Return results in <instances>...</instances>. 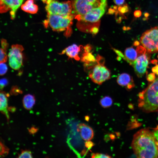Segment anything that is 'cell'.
Segmentation results:
<instances>
[{"mask_svg": "<svg viewBox=\"0 0 158 158\" xmlns=\"http://www.w3.org/2000/svg\"><path fill=\"white\" fill-rule=\"evenodd\" d=\"M136 50L137 52L138 56L143 54H145L147 50L143 47L142 46H137Z\"/></svg>", "mask_w": 158, "mask_h": 158, "instance_id": "23", "label": "cell"}, {"mask_svg": "<svg viewBox=\"0 0 158 158\" xmlns=\"http://www.w3.org/2000/svg\"><path fill=\"white\" fill-rule=\"evenodd\" d=\"M97 63L92 68L89 76L94 83L101 85L110 78V71L104 65V60L101 56L98 55L96 58Z\"/></svg>", "mask_w": 158, "mask_h": 158, "instance_id": "3", "label": "cell"}, {"mask_svg": "<svg viewBox=\"0 0 158 158\" xmlns=\"http://www.w3.org/2000/svg\"><path fill=\"white\" fill-rule=\"evenodd\" d=\"M5 63H0V75H4L7 71V66Z\"/></svg>", "mask_w": 158, "mask_h": 158, "instance_id": "22", "label": "cell"}, {"mask_svg": "<svg viewBox=\"0 0 158 158\" xmlns=\"http://www.w3.org/2000/svg\"><path fill=\"white\" fill-rule=\"evenodd\" d=\"M131 146L138 158H158V141L148 129H142L135 133Z\"/></svg>", "mask_w": 158, "mask_h": 158, "instance_id": "1", "label": "cell"}, {"mask_svg": "<svg viewBox=\"0 0 158 158\" xmlns=\"http://www.w3.org/2000/svg\"><path fill=\"white\" fill-rule=\"evenodd\" d=\"M117 82L119 85L125 87L128 90L135 86L132 78L129 74L125 73H122L118 76Z\"/></svg>", "mask_w": 158, "mask_h": 158, "instance_id": "14", "label": "cell"}, {"mask_svg": "<svg viewBox=\"0 0 158 158\" xmlns=\"http://www.w3.org/2000/svg\"><path fill=\"white\" fill-rule=\"evenodd\" d=\"M9 149L5 145L3 140L0 138V158L6 157L8 154Z\"/></svg>", "mask_w": 158, "mask_h": 158, "instance_id": "19", "label": "cell"}, {"mask_svg": "<svg viewBox=\"0 0 158 158\" xmlns=\"http://www.w3.org/2000/svg\"><path fill=\"white\" fill-rule=\"evenodd\" d=\"M36 130H37L36 128H32L30 130V131L32 133H35V132H36Z\"/></svg>", "mask_w": 158, "mask_h": 158, "instance_id": "33", "label": "cell"}, {"mask_svg": "<svg viewBox=\"0 0 158 158\" xmlns=\"http://www.w3.org/2000/svg\"><path fill=\"white\" fill-rule=\"evenodd\" d=\"M98 31V29L97 28L95 27L92 28V29L91 30V32L92 33L94 34H96L97 33Z\"/></svg>", "mask_w": 158, "mask_h": 158, "instance_id": "32", "label": "cell"}, {"mask_svg": "<svg viewBox=\"0 0 158 158\" xmlns=\"http://www.w3.org/2000/svg\"><path fill=\"white\" fill-rule=\"evenodd\" d=\"M149 16V13H145L144 14V16L146 17V18H147V17H148Z\"/></svg>", "mask_w": 158, "mask_h": 158, "instance_id": "36", "label": "cell"}, {"mask_svg": "<svg viewBox=\"0 0 158 158\" xmlns=\"http://www.w3.org/2000/svg\"><path fill=\"white\" fill-rule=\"evenodd\" d=\"M114 2L117 5H121L124 3V0H114Z\"/></svg>", "mask_w": 158, "mask_h": 158, "instance_id": "30", "label": "cell"}, {"mask_svg": "<svg viewBox=\"0 0 158 158\" xmlns=\"http://www.w3.org/2000/svg\"><path fill=\"white\" fill-rule=\"evenodd\" d=\"M85 120L87 121H88L89 119V117L88 116H85Z\"/></svg>", "mask_w": 158, "mask_h": 158, "instance_id": "37", "label": "cell"}, {"mask_svg": "<svg viewBox=\"0 0 158 158\" xmlns=\"http://www.w3.org/2000/svg\"><path fill=\"white\" fill-rule=\"evenodd\" d=\"M82 47V46L73 44L65 49L61 53V54H65L69 58L78 61L80 59L79 54Z\"/></svg>", "mask_w": 158, "mask_h": 158, "instance_id": "12", "label": "cell"}, {"mask_svg": "<svg viewBox=\"0 0 158 158\" xmlns=\"http://www.w3.org/2000/svg\"><path fill=\"white\" fill-rule=\"evenodd\" d=\"M101 0H71L72 14L79 20L87 12L100 4Z\"/></svg>", "mask_w": 158, "mask_h": 158, "instance_id": "5", "label": "cell"}, {"mask_svg": "<svg viewBox=\"0 0 158 158\" xmlns=\"http://www.w3.org/2000/svg\"><path fill=\"white\" fill-rule=\"evenodd\" d=\"M0 111L6 116L8 120L9 119L7 97L6 94L1 91L0 92Z\"/></svg>", "mask_w": 158, "mask_h": 158, "instance_id": "15", "label": "cell"}, {"mask_svg": "<svg viewBox=\"0 0 158 158\" xmlns=\"http://www.w3.org/2000/svg\"><path fill=\"white\" fill-rule=\"evenodd\" d=\"M119 10L122 13H125L127 12L128 11V8L127 6L125 5L122 7H120Z\"/></svg>", "mask_w": 158, "mask_h": 158, "instance_id": "28", "label": "cell"}, {"mask_svg": "<svg viewBox=\"0 0 158 158\" xmlns=\"http://www.w3.org/2000/svg\"><path fill=\"white\" fill-rule=\"evenodd\" d=\"M152 71L154 73L158 75V65H157L153 67L152 68Z\"/></svg>", "mask_w": 158, "mask_h": 158, "instance_id": "31", "label": "cell"}, {"mask_svg": "<svg viewBox=\"0 0 158 158\" xmlns=\"http://www.w3.org/2000/svg\"><path fill=\"white\" fill-rule=\"evenodd\" d=\"M35 96L31 94L25 95L23 99V104L24 108L27 110L31 109L35 103Z\"/></svg>", "mask_w": 158, "mask_h": 158, "instance_id": "17", "label": "cell"}, {"mask_svg": "<svg viewBox=\"0 0 158 158\" xmlns=\"http://www.w3.org/2000/svg\"><path fill=\"white\" fill-rule=\"evenodd\" d=\"M141 14V11L139 10H136L134 12V15L135 17L137 18L140 16Z\"/></svg>", "mask_w": 158, "mask_h": 158, "instance_id": "29", "label": "cell"}, {"mask_svg": "<svg viewBox=\"0 0 158 158\" xmlns=\"http://www.w3.org/2000/svg\"><path fill=\"white\" fill-rule=\"evenodd\" d=\"M113 100L110 97L106 96L100 99L99 103L103 108H107L111 107L113 104Z\"/></svg>", "mask_w": 158, "mask_h": 158, "instance_id": "20", "label": "cell"}, {"mask_svg": "<svg viewBox=\"0 0 158 158\" xmlns=\"http://www.w3.org/2000/svg\"><path fill=\"white\" fill-rule=\"evenodd\" d=\"M46 4L45 9L48 14L68 16L72 14L71 1L60 2L56 0H43Z\"/></svg>", "mask_w": 158, "mask_h": 158, "instance_id": "4", "label": "cell"}, {"mask_svg": "<svg viewBox=\"0 0 158 158\" xmlns=\"http://www.w3.org/2000/svg\"><path fill=\"white\" fill-rule=\"evenodd\" d=\"M140 42L150 53L157 52L158 48V26L146 30L142 35Z\"/></svg>", "mask_w": 158, "mask_h": 158, "instance_id": "6", "label": "cell"}, {"mask_svg": "<svg viewBox=\"0 0 158 158\" xmlns=\"http://www.w3.org/2000/svg\"><path fill=\"white\" fill-rule=\"evenodd\" d=\"M140 45V42L138 41H136L134 42L133 43V45L135 46H138Z\"/></svg>", "mask_w": 158, "mask_h": 158, "instance_id": "35", "label": "cell"}, {"mask_svg": "<svg viewBox=\"0 0 158 158\" xmlns=\"http://www.w3.org/2000/svg\"><path fill=\"white\" fill-rule=\"evenodd\" d=\"M92 158H111V157L107 154H104L99 153H93L91 154Z\"/></svg>", "mask_w": 158, "mask_h": 158, "instance_id": "24", "label": "cell"}, {"mask_svg": "<svg viewBox=\"0 0 158 158\" xmlns=\"http://www.w3.org/2000/svg\"><path fill=\"white\" fill-rule=\"evenodd\" d=\"M18 158H32V155L31 152L28 150H23L19 154Z\"/></svg>", "mask_w": 158, "mask_h": 158, "instance_id": "21", "label": "cell"}, {"mask_svg": "<svg viewBox=\"0 0 158 158\" xmlns=\"http://www.w3.org/2000/svg\"><path fill=\"white\" fill-rule=\"evenodd\" d=\"M107 6V0H101L99 5L90 11L79 20L95 23L97 22L104 13Z\"/></svg>", "mask_w": 158, "mask_h": 158, "instance_id": "9", "label": "cell"}, {"mask_svg": "<svg viewBox=\"0 0 158 158\" xmlns=\"http://www.w3.org/2000/svg\"><path fill=\"white\" fill-rule=\"evenodd\" d=\"M94 145V143L90 140L87 141L85 142V147L88 149L91 148Z\"/></svg>", "mask_w": 158, "mask_h": 158, "instance_id": "26", "label": "cell"}, {"mask_svg": "<svg viewBox=\"0 0 158 158\" xmlns=\"http://www.w3.org/2000/svg\"><path fill=\"white\" fill-rule=\"evenodd\" d=\"M152 132L155 138L158 141V125L153 128Z\"/></svg>", "mask_w": 158, "mask_h": 158, "instance_id": "27", "label": "cell"}, {"mask_svg": "<svg viewBox=\"0 0 158 158\" xmlns=\"http://www.w3.org/2000/svg\"><path fill=\"white\" fill-rule=\"evenodd\" d=\"M138 106L149 113L158 111V77L138 94Z\"/></svg>", "mask_w": 158, "mask_h": 158, "instance_id": "2", "label": "cell"}, {"mask_svg": "<svg viewBox=\"0 0 158 158\" xmlns=\"http://www.w3.org/2000/svg\"><path fill=\"white\" fill-rule=\"evenodd\" d=\"M24 0H0V13L10 11L11 18L13 20L16 12L21 6Z\"/></svg>", "mask_w": 158, "mask_h": 158, "instance_id": "10", "label": "cell"}, {"mask_svg": "<svg viewBox=\"0 0 158 158\" xmlns=\"http://www.w3.org/2000/svg\"><path fill=\"white\" fill-rule=\"evenodd\" d=\"M156 77L154 73H151L147 75V80L150 82H153L155 79Z\"/></svg>", "mask_w": 158, "mask_h": 158, "instance_id": "25", "label": "cell"}, {"mask_svg": "<svg viewBox=\"0 0 158 158\" xmlns=\"http://www.w3.org/2000/svg\"><path fill=\"white\" fill-rule=\"evenodd\" d=\"M158 62V61L156 59H154L151 61V62L152 64L157 65Z\"/></svg>", "mask_w": 158, "mask_h": 158, "instance_id": "34", "label": "cell"}, {"mask_svg": "<svg viewBox=\"0 0 158 158\" xmlns=\"http://www.w3.org/2000/svg\"><path fill=\"white\" fill-rule=\"evenodd\" d=\"M148 59V57L146 54H142L138 56L134 61L130 64L134 68L138 77H141L146 72Z\"/></svg>", "mask_w": 158, "mask_h": 158, "instance_id": "11", "label": "cell"}, {"mask_svg": "<svg viewBox=\"0 0 158 158\" xmlns=\"http://www.w3.org/2000/svg\"><path fill=\"white\" fill-rule=\"evenodd\" d=\"M23 50V46L20 44H16L11 46L8 57L9 65L12 69L18 70L22 66Z\"/></svg>", "mask_w": 158, "mask_h": 158, "instance_id": "8", "label": "cell"}, {"mask_svg": "<svg viewBox=\"0 0 158 158\" xmlns=\"http://www.w3.org/2000/svg\"><path fill=\"white\" fill-rule=\"evenodd\" d=\"M157 57H158V55L157 56Z\"/></svg>", "mask_w": 158, "mask_h": 158, "instance_id": "39", "label": "cell"}, {"mask_svg": "<svg viewBox=\"0 0 158 158\" xmlns=\"http://www.w3.org/2000/svg\"><path fill=\"white\" fill-rule=\"evenodd\" d=\"M1 44V47L0 48V63L6 62L8 57L7 54L8 43L6 40L2 39Z\"/></svg>", "mask_w": 158, "mask_h": 158, "instance_id": "18", "label": "cell"}, {"mask_svg": "<svg viewBox=\"0 0 158 158\" xmlns=\"http://www.w3.org/2000/svg\"><path fill=\"white\" fill-rule=\"evenodd\" d=\"M74 17L72 14L68 16L48 14L47 22L54 31H63L69 29Z\"/></svg>", "mask_w": 158, "mask_h": 158, "instance_id": "7", "label": "cell"}, {"mask_svg": "<svg viewBox=\"0 0 158 158\" xmlns=\"http://www.w3.org/2000/svg\"><path fill=\"white\" fill-rule=\"evenodd\" d=\"M157 51H158V48L157 49Z\"/></svg>", "mask_w": 158, "mask_h": 158, "instance_id": "38", "label": "cell"}, {"mask_svg": "<svg viewBox=\"0 0 158 158\" xmlns=\"http://www.w3.org/2000/svg\"><path fill=\"white\" fill-rule=\"evenodd\" d=\"M21 8L23 11L31 14H35L38 11V6L34 3V0H27L21 6Z\"/></svg>", "mask_w": 158, "mask_h": 158, "instance_id": "16", "label": "cell"}, {"mask_svg": "<svg viewBox=\"0 0 158 158\" xmlns=\"http://www.w3.org/2000/svg\"><path fill=\"white\" fill-rule=\"evenodd\" d=\"M77 130L80 133L81 138L84 140H90L94 137V133L92 129L84 123L79 124L78 126Z\"/></svg>", "mask_w": 158, "mask_h": 158, "instance_id": "13", "label": "cell"}]
</instances>
